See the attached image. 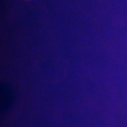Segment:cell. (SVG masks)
<instances>
[{
    "mask_svg": "<svg viewBox=\"0 0 127 127\" xmlns=\"http://www.w3.org/2000/svg\"><path fill=\"white\" fill-rule=\"evenodd\" d=\"M1 112L4 113L11 108L14 101V91L9 86L2 84L1 85Z\"/></svg>",
    "mask_w": 127,
    "mask_h": 127,
    "instance_id": "1",
    "label": "cell"
}]
</instances>
